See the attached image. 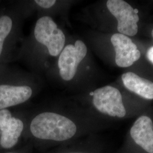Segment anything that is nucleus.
Masks as SVG:
<instances>
[{
	"instance_id": "f257e3e1",
	"label": "nucleus",
	"mask_w": 153,
	"mask_h": 153,
	"mask_svg": "<svg viewBox=\"0 0 153 153\" xmlns=\"http://www.w3.org/2000/svg\"><path fill=\"white\" fill-rule=\"evenodd\" d=\"M67 35L52 16H41L31 33L25 38L18 57L30 71L40 76L49 70L60 54Z\"/></svg>"
},
{
	"instance_id": "f03ea898",
	"label": "nucleus",
	"mask_w": 153,
	"mask_h": 153,
	"mask_svg": "<svg viewBox=\"0 0 153 153\" xmlns=\"http://www.w3.org/2000/svg\"><path fill=\"white\" fill-rule=\"evenodd\" d=\"M28 130L39 140L64 142L79 134L81 127L69 103L66 105H53L35 113L29 120Z\"/></svg>"
},
{
	"instance_id": "7ed1b4c3",
	"label": "nucleus",
	"mask_w": 153,
	"mask_h": 153,
	"mask_svg": "<svg viewBox=\"0 0 153 153\" xmlns=\"http://www.w3.org/2000/svg\"><path fill=\"white\" fill-rule=\"evenodd\" d=\"M88 53V47L83 40L68 35L64 49L46 72L47 76L71 90L76 85Z\"/></svg>"
},
{
	"instance_id": "20e7f679",
	"label": "nucleus",
	"mask_w": 153,
	"mask_h": 153,
	"mask_svg": "<svg viewBox=\"0 0 153 153\" xmlns=\"http://www.w3.org/2000/svg\"><path fill=\"white\" fill-rule=\"evenodd\" d=\"M40 76L31 71H23L14 83L0 84V110L28 102L43 87Z\"/></svg>"
},
{
	"instance_id": "39448f33",
	"label": "nucleus",
	"mask_w": 153,
	"mask_h": 153,
	"mask_svg": "<svg viewBox=\"0 0 153 153\" xmlns=\"http://www.w3.org/2000/svg\"><path fill=\"white\" fill-rule=\"evenodd\" d=\"M93 106L99 113L112 117L123 118L126 115L125 106L120 91L107 85L89 93Z\"/></svg>"
},
{
	"instance_id": "423d86ee",
	"label": "nucleus",
	"mask_w": 153,
	"mask_h": 153,
	"mask_svg": "<svg viewBox=\"0 0 153 153\" xmlns=\"http://www.w3.org/2000/svg\"><path fill=\"white\" fill-rule=\"evenodd\" d=\"M106 7L117 21V30L119 33L133 36L138 33L137 23L140 20L138 10L123 0H108Z\"/></svg>"
},
{
	"instance_id": "0eeeda50",
	"label": "nucleus",
	"mask_w": 153,
	"mask_h": 153,
	"mask_svg": "<svg viewBox=\"0 0 153 153\" xmlns=\"http://www.w3.org/2000/svg\"><path fill=\"white\" fill-rule=\"evenodd\" d=\"M25 128L23 120L13 116L9 109L0 110V145L2 148L14 147L18 142Z\"/></svg>"
},
{
	"instance_id": "6e6552de",
	"label": "nucleus",
	"mask_w": 153,
	"mask_h": 153,
	"mask_svg": "<svg viewBox=\"0 0 153 153\" xmlns=\"http://www.w3.org/2000/svg\"><path fill=\"white\" fill-rule=\"evenodd\" d=\"M110 40L115 49V62L119 67H129L140 59V51L127 36L116 33L111 36Z\"/></svg>"
},
{
	"instance_id": "1a4fd4ad",
	"label": "nucleus",
	"mask_w": 153,
	"mask_h": 153,
	"mask_svg": "<svg viewBox=\"0 0 153 153\" xmlns=\"http://www.w3.org/2000/svg\"><path fill=\"white\" fill-rule=\"evenodd\" d=\"M130 135L137 146L148 153H153V123L148 116H140L130 129Z\"/></svg>"
},
{
	"instance_id": "9d476101",
	"label": "nucleus",
	"mask_w": 153,
	"mask_h": 153,
	"mask_svg": "<svg viewBox=\"0 0 153 153\" xmlns=\"http://www.w3.org/2000/svg\"><path fill=\"white\" fill-rule=\"evenodd\" d=\"M71 1L56 0H35L25 2L24 9L28 16L33 10L39 11V16L62 14L66 18L65 14L71 8Z\"/></svg>"
},
{
	"instance_id": "9b49d317",
	"label": "nucleus",
	"mask_w": 153,
	"mask_h": 153,
	"mask_svg": "<svg viewBox=\"0 0 153 153\" xmlns=\"http://www.w3.org/2000/svg\"><path fill=\"white\" fill-rule=\"evenodd\" d=\"M124 86L142 98L153 100V82L133 72H126L121 76Z\"/></svg>"
},
{
	"instance_id": "f8f14e48",
	"label": "nucleus",
	"mask_w": 153,
	"mask_h": 153,
	"mask_svg": "<svg viewBox=\"0 0 153 153\" xmlns=\"http://www.w3.org/2000/svg\"><path fill=\"white\" fill-rule=\"evenodd\" d=\"M26 16V14H23L15 19L9 15L0 16V58L8 40L14 35V33L21 31V22Z\"/></svg>"
},
{
	"instance_id": "ddd939ff",
	"label": "nucleus",
	"mask_w": 153,
	"mask_h": 153,
	"mask_svg": "<svg viewBox=\"0 0 153 153\" xmlns=\"http://www.w3.org/2000/svg\"><path fill=\"white\" fill-rule=\"evenodd\" d=\"M146 57L148 60L150 61L153 64V46L151 47L149 49H148Z\"/></svg>"
},
{
	"instance_id": "4468645a",
	"label": "nucleus",
	"mask_w": 153,
	"mask_h": 153,
	"mask_svg": "<svg viewBox=\"0 0 153 153\" xmlns=\"http://www.w3.org/2000/svg\"><path fill=\"white\" fill-rule=\"evenodd\" d=\"M61 153H88L86 152H78V151H70V152H63Z\"/></svg>"
},
{
	"instance_id": "2eb2a0df",
	"label": "nucleus",
	"mask_w": 153,
	"mask_h": 153,
	"mask_svg": "<svg viewBox=\"0 0 153 153\" xmlns=\"http://www.w3.org/2000/svg\"><path fill=\"white\" fill-rule=\"evenodd\" d=\"M152 37H153V30H152Z\"/></svg>"
},
{
	"instance_id": "dca6fc26",
	"label": "nucleus",
	"mask_w": 153,
	"mask_h": 153,
	"mask_svg": "<svg viewBox=\"0 0 153 153\" xmlns=\"http://www.w3.org/2000/svg\"></svg>"
}]
</instances>
